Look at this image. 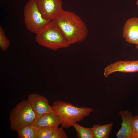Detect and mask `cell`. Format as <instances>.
<instances>
[{
	"label": "cell",
	"mask_w": 138,
	"mask_h": 138,
	"mask_svg": "<svg viewBox=\"0 0 138 138\" xmlns=\"http://www.w3.org/2000/svg\"><path fill=\"white\" fill-rule=\"evenodd\" d=\"M70 44L81 42L86 38L87 27L74 12L63 9L52 20Z\"/></svg>",
	"instance_id": "cell-1"
},
{
	"label": "cell",
	"mask_w": 138,
	"mask_h": 138,
	"mask_svg": "<svg viewBox=\"0 0 138 138\" xmlns=\"http://www.w3.org/2000/svg\"><path fill=\"white\" fill-rule=\"evenodd\" d=\"M52 107L58 116L62 127L64 128H68L77 122L81 121L93 111L92 108H79L61 100L53 102Z\"/></svg>",
	"instance_id": "cell-2"
},
{
	"label": "cell",
	"mask_w": 138,
	"mask_h": 138,
	"mask_svg": "<svg viewBox=\"0 0 138 138\" xmlns=\"http://www.w3.org/2000/svg\"><path fill=\"white\" fill-rule=\"evenodd\" d=\"M35 40L40 45L54 51L68 47L71 45L52 21L36 34Z\"/></svg>",
	"instance_id": "cell-3"
},
{
	"label": "cell",
	"mask_w": 138,
	"mask_h": 138,
	"mask_svg": "<svg viewBox=\"0 0 138 138\" xmlns=\"http://www.w3.org/2000/svg\"><path fill=\"white\" fill-rule=\"evenodd\" d=\"M36 117L28 100H23L18 103L10 113V128L17 131L25 126L33 124Z\"/></svg>",
	"instance_id": "cell-4"
},
{
	"label": "cell",
	"mask_w": 138,
	"mask_h": 138,
	"mask_svg": "<svg viewBox=\"0 0 138 138\" xmlns=\"http://www.w3.org/2000/svg\"><path fill=\"white\" fill-rule=\"evenodd\" d=\"M24 21L26 28L36 34L51 21L44 18L38 7L36 0H29L23 10Z\"/></svg>",
	"instance_id": "cell-5"
},
{
	"label": "cell",
	"mask_w": 138,
	"mask_h": 138,
	"mask_svg": "<svg viewBox=\"0 0 138 138\" xmlns=\"http://www.w3.org/2000/svg\"><path fill=\"white\" fill-rule=\"evenodd\" d=\"M38 9L45 19H53L63 10L62 0H36Z\"/></svg>",
	"instance_id": "cell-6"
},
{
	"label": "cell",
	"mask_w": 138,
	"mask_h": 138,
	"mask_svg": "<svg viewBox=\"0 0 138 138\" xmlns=\"http://www.w3.org/2000/svg\"><path fill=\"white\" fill-rule=\"evenodd\" d=\"M28 100L35 113L36 117L53 111L49 104V100L45 97L36 93L28 96Z\"/></svg>",
	"instance_id": "cell-7"
},
{
	"label": "cell",
	"mask_w": 138,
	"mask_h": 138,
	"mask_svg": "<svg viewBox=\"0 0 138 138\" xmlns=\"http://www.w3.org/2000/svg\"><path fill=\"white\" fill-rule=\"evenodd\" d=\"M124 73L138 72V60L120 61L110 64L104 70L103 74L107 78L111 74L116 72Z\"/></svg>",
	"instance_id": "cell-8"
},
{
	"label": "cell",
	"mask_w": 138,
	"mask_h": 138,
	"mask_svg": "<svg viewBox=\"0 0 138 138\" xmlns=\"http://www.w3.org/2000/svg\"><path fill=\"white\" fill-rule=\"evenodd\" d=\"M123 36L128 43H138V17H132L127 20L123 27Z\"/></svg>",
	"instance_id": "cell-9"
},
{
	"label": "cell",
	"mask_w": 138,
	"mask_h": 138,
	"mask_svg": "<svg viewBox=\"0 0 138 138\" xmlns=\"http://www.w3.org/2000/svg\"><path fill=\"white\" fill-rule=\"evenodd\" d=\"M118 114L121 116L122 122L121 127L116 133V137L118 138H130L132 132V113L127 110H121Z\"/></svg>",
	"instance_id": "cell-10"
},
{
	"label": "cell",
	"mask_w": 138,
	"mask_h": 138,
	"mask_svg": "<svg viewBox=\"0 0 138 138\" xmlns=\"http://www.w3.org/2000/svg\"><path fill=\"white\" fill-rule=\"evenodd\" d=\"M61 124L60 118L53 110L45 113L38 117H36L33 125L37 128L45 126H59Z\"/></svg>",
	"instance_id": "cell-11"
},
{
	"label": "cell",
	"mask_w": 138,
	"mask_h": 138,
	"mask_svg": "<svg viewBox=\"0 0 138 138\" xmlns=\"http://www.w3.org/2000/svg\"><path fill=\"white\" fill-rule=\"evenodd\" d=\"M113 123L101 125L94 124L91 128L95 138H108Z\"/></svg>",
	"instance_id": "cell-12"
},
{
	"label": "cell",
	"mask_w": 138,
	"mask_h": 138,
	"mask_svg": "<svg viewBox=\"0 0 138 138\" xmlns=\"http://www.w3.org/2000/svg\"><path fill=\"white\" fill-rule=\"evenodd\" d=\"M38 130L33 124L27 125L17 131L18 137L37 138Z\"/></svg>",
	"instance_id": "cell-13"
},
{
	"label": "cell",
	"mask_w": 138,
	"mask_h": 138,
	"mask_svg": "<svg viewBox=\"0 0 138 138\" xmlns=\"http://www.w3.org/2000/svg\"><path fill=\"white\" fill-rule=\"evenodd\" d=\"M77 132V136L79 138H95L91 128L83 127L76 123L72 126Z\"/></svg>",
	"instance_id": "cell-14"
},
{
	"label": "cell",
	"mask_w": 138,
	"mask_h": 138,
	"mask_svg": "<svg viewBox=\"0 0 138 138\" xmlns=\"http://www.w3.org/2000/svg\"><path fill=\"white\" fill-rule=\"evenodd\" d=\"M58 127L48 126L38 128L37 138H51Z\"/></svg>",
	"instance_id": "cell-15"
},
{
	"label": "cell",
	"mask_w": 138,
	"mask_h": 138,
	"mask_svg": "<svg viewBox=\"0 0 138 138\" xmlns=\"http://www.w3.org/2000/svg\"><path fill=\"white\" fill-rule=\"evenodd\" d=\"M10 44L9 40L6 37L4 29L0 26V47L3 51H5L8 48Z\"/></svg>",
	"instance_id": "cell-16"
},
{
	"label": "cell",
	"mask_w": 138,
	"mask_h": 138,
	"mask_svg": "<svg viewBox=\"0 0 138 138\" xmlns=\"http://www.w3.org/2000/svg\"><path fill=\"white\" fill-rule=\"evenodd\" d=\"M131 126L132 132L130 138H138V115L133 116Z\"/></svg>",
	"instance_id": "cell-17"
},
{
	"label": "cell",
	"mask_w": 138,
	"mask_h": 138,
	"mask_svg": "<svg viewBox=\"0 0 138 138\" xmlns=\"http://www.w3.org/2000/svg\"><path fill=\"white\" fill-rule=\"evenodd\" d=\"M62 127H58L55 130L51 138H67V134Z\"/></svg>",
	"instance_id": "cell-18"
},
{
	"label": "cell",
	"mask_w": 138,
	"mask_h": 138,
	"mask_svg": "<svg viewBox=\"0 0 138 138\" xmlns=\"http://www.w3.org/2000/svg\"><path fill=\"white\" fill-rule=\"evenodd\" d=\"M136 3L137 5H138V0H136Z\"/></svg>",
	"instance_id": "cell-19"
},
{
	"label": "cell",
	"mask_w": 138,
	"mask_h": 138,
	"mask_svg": "<svg viewBox=\"0 0 138 138\" xmlns=\"http://www.w3.org/2000/svg\"><path fill=\"white\" fill-rule=\"evenodd\" d=\"M136 48L138 50V43L136 44Z\"/></svg>",
	"instance_id": "cell-20"
}]
</instances>
